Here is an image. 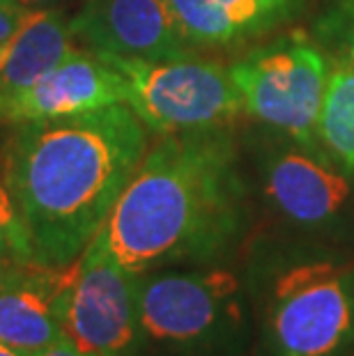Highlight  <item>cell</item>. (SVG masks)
<instances>
[{"label":"cell","mask_w":354,"mask_h":356,"mask_svg":"<svg viewBox=\"0 0 354 356\" xmlns=\"http://www.w3.org/2000/svg\"><path fill=\"white\" fill-rule=\"evenodd\" d=\"M145 152V124L127 104L7 124L0 175L17 207L24 260L77 262Z\"/></svg>","instance_id":"1"},{"label":"cell","mask_w":354,"mask_h":356,"mask_svg":"<svg viewBox=\"0 0 354 356\" xmlns=\"http://www.w3.org/2000/svg\"><path fill=\"white\" fill-rule=\"evenodd\" d=\"M246 230V191L225 129L161 136L97 232L131 274L214 264Z\"/></svg>","instance_id":"2"},{"label":"cell","mask_w":354,"mask_h":356,"mask_svg":"<svg viewBox=\"0 0 354 356\" xmlns=\"http://www.w3.org/2000/svg\"><path fill=\"white\" fill-rule=\"evenodd\" d=\"M255 356H345L354 347V262L281 257L255 276Z\"/></svg>","instance_id":"3"},{"label":"cell","mask_w":354,"mask_h":356,"mask_svg":"<svg viewBox=\"0 0 354 356\" xmlns=\"http://www.w3.org/2000/svg\"><path fill=\"white\" fill-rule=\"evenodd\" d=\"M140 327L150 343L184 356H248V313L228 269L140 276Z\"/></svg>","instance_id":"4"},{"label":"cell","mask_w":354,"mask_h":356,"mask_svg":"<svg viewBox=\"0 0 354 356\" xmlns=\"http://www.w3.org/2000/svg\"><path fill=\"white\" fill-rule=\"evenodd\" d=\"M99 56L127 79V106L159 136L225 129L244 111L230 72L216 63Z\"/></svg>","instance_id":"5"},{"label":"cell","mask_w":354,"mask_h":356,"mask_svg":"<svg viewBox=\"0 0 354 356\" xmlns=\"http://www.w3.org/2000/svg\"><path fill=\"white\" fill-rule=\"evenodd\" d=\"M228 72L251 115L315 149L329 65L304 33L251 51Z\"/></svg>","instance_id":"6"},{"label":"cell","mask_w":354,"mask_h":356,"mask_svg":"<svg viewBox=\"0 0 354 356\" xmlns=\"http://www.w3.org/2000/svg\"><path fill=\"white\" fill-rule=\"evenodd\" d=\"M138 285L140 276L127 271L97 234L79 257L67 294L65 336L95 356H134L145 343Z\"/></svg>","instance_id":"7"},{"label":"cell","mask_w":354,"mask_h":356,"mask_svg":"<svg viewBox=\"0 0 354 356\" xmlns=\"http://www.w3.org/2000/svg\"><path fill=\"white\" fill-rule=\"evenodd\" d=\"M79 260L67 267L17 257L0 280V343L33 354L65 338L63 310Z\"/></svg>","instance_id":"8"},{"label":"cell","mask_w":354,"mask_h":356,"mask_svg":"<svg viewBox=\"0 0 354 356\" xmlns=\"http://www.w3.org/2000/svg\"><path fill=\"white\" fill-rule=\"evenodd\" d=\"M70 26L74 40L97 53L143 60L191 56L161 0H86Z\"/></svg>","instance_id":"9"},{"label":"cell","mask_w":354,"mask_h":356,"mask_svg":"<svg viewBox=\"0 0 354 356\" xmlns=\"http://www.w3.org/2000/svg\"><path fill=\"white\" fill-rule=\"evenodd\" d=\"M127 104V79L95 51H77L12 99L0 102V127L24 120L65 118Z\"/></svg>","instance_id":"10"},{"label":"cell","mask_w":354,"mask_h":356,"mask_svg":"<svg viewBox=\"0 0 354 356\" xmlns=\"http://www.w3.org/2000/svg\"><path fill=\"white\" fill-rule=\"evenodd\" d=\"M265 195L288 223L325 230L343 214L352 184L318 149H283L267 161Z\"/></svg>","instance_id":"11"},{"label":"cell","mask_w":354,"mask_h":356,"mask_svg":"<svg viewBox=\"0 0 354 356\" xmlns=\"http://www.w3.org/2000/svg\"><path fill=\"white\" fill-rule=\"evenodd\" d=\"M189 47H235L292 19L301 0H161Z\"/></svg>","instance_id":"12"},{"label":"cell","mask_w":354,"mask_h":356,"mask_svg":"<svg viewBox=\"0 0 354 356\" xmlns=\"http://www.w3.org/2000/svg\"><path fill=\"white\" fill-rule=\"evenodd\" d=\"M72 19L63 10L42 7L0 51V102L26 92L44 74L74 53Z\"/></svg>","instance_id":"13"},{"label":"cell","mask_w":354,"mask_h":356,"mask_svg":"<svg viewBox=\"0 0 354 356\" xmlns=\"http://www.w3.org/2000/svg\"><path fill=\"white\" fill-rule=\"evenodd\" d=\"M318 138L345 172H354V67L343 60L329 70Z\"/></svg>","instance_id":"14"},{"label":"cell","mask_w":354,"mask_h":356,"mask_svg":"<svg viewBox=\"0 0 354 356\" xmlns=\"http://www.w3.org/2000/svg\"><path fill=\"white\" fill-rule=\"evenodd\" d=\"M320 35L338 47V60L354 67V0H338L322 19Z\"/></svg>","instance_id":"15"},{"label":"cell","mask_w":354,"mask_h":356,"mask_svg":"<svg viewBox=\"0 0 354 356\" xmlns=\"http://www.w3.org/2000/svg\"><path fill=\"white\" fill-rule=\"evenodd\" d=\"M0 244H10L19 257H24V239H21L17 207H14L3 175H0Z\"/></svg>","instance_id":"16"},{"label":"cell","mask_w":354,"mask_h":356,"mask_svg":"<svg viewBox=\"0 0 354 356\" xmlns=\"http://www.w3.org/2000/svg\"><path fill=\"white\" fill-rule=\"evenodd\" d=\"M30 12H33L30 7L17 3V0L0 3V47L19 33L21 26H24L26 19L30 17Z\"/></svg>","instance_id":"17"},{"label":"cell","mask_w":354,"mask_h":356,"mask_svg":"<svg viewBox=\"0 0 354 356\" xmlns=\"http://www.w3.org/2000/svg\"><path fill=\"white\" fill-rule=\"evenodd\" d=\"M24 356H95V354L83 352L81 347H77L70 338L65 336V338H60L58 343L49 345V347H44V350H40V352L24 354Z\"/></svg>","instance_id":"18"},{"label":"cell","mask_w":354,"mask_h":356,"mask_svg":"<svg viewBox=\"0 0 354 356\" xmlns=\"http://www.w3.org/2000/svg\"><path fill=\"white\" fill-rule=\"evenodd\" d=\"M17 251L10 246V244H0V280H3L5 276V271L10 269V264L17 260Z\"/></svg>","instance_id":"19"},{"label":"cell","mask_w":354,"mask_h":356,"mask_svg":"<svg viewBox=\"0 0 354 356\" xmlns=\"http://www.w3.org/2000/svg\"><path fill=\"white\" fill-rule=\"evenodd\" d=\"M17 3L26 5V7H37V10H42V7L54 5V3H58V0H17Z\"/></svg>","instance_id":"20"},{"label":"cell","mask_w":354,"mask_h":356,"mask_svg":"<svg viewBox=\"0 0 354 356\" xmlns=\"http://www.w3.org/2000/svg\"><path fill=\"white\" fill-rule=\"evenodd\" d=\"M0 356H24V354H19L17 350H12V347H7L0 343Z\"/></svg>","instance_id":"21"},{"label":"cell","mask_w":354,"mask_h":356,"mask_svg":"<svg viewBox=\"0 0 354 356\" xmlns=\"http://www.w3.org/2000/svg\"><path fill=\"white\" fill-rule=\"evenodd\" d=\"M0 3H7V0H0Z\"/></svg>","instance_id":"22"},{"label":"cell","mask_w":354,"mask_h":356,"mask_svg":"<svg viewBox=\"0 0 354 356\" xmlns=\"http://www.w3.org/2000/svg\"><path fill=\"white\" fill-rule=\"evenodd\" d=\"M0 51H3V47H0Z\"/></svg>","instance_id":"23"}]
</instances>
